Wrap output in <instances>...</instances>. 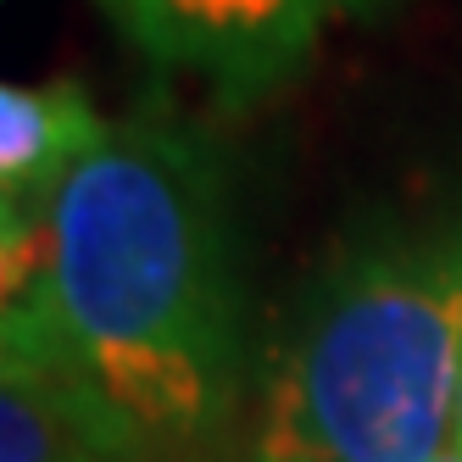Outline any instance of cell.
<instances>
[{
	"mask_svg": "<svg viewBox=\"0 0 462 462\" xmlns=\"http://www.w3.org/2000/svg\"><path fill=\"white\" fill-rule=\"evenodd\" d=\"M34 301L68 368L151 446L217 429L240 374V279L217 156L134 112L68 179Z\"/></svg>",
	"mask_w": 462,
	"mask_h": 462,
	"instance_id": "cell-1",
	"label": "cell"
},
{
	"mask_svg": "<svg viewBox=\"0 0 462 462\" xmlns=\"http://www.w3.org/2000/svg\"><path fill=\"white\" fill-rule=\"evenodd\" d=\"M462 407V189L362 228L256 379L251 462H429Z\"/></svg>",
	"mask_w": 462,
	"mask_h": 462,
	"instance_id": "cell-2",
	"label": "cell"
},
{
	"mask_svg": "<svg viewBox=\"0 0 462 462\" xmlns=\"http://www.w3.org/2000/svg\"><path fill=\"white\" fill-rule=\"evenodd\" d=\"M128 45L228 101L268 95L335 34L384 0H95Z\"/></svg>",
	"mask_w": 462,
	"mask_h": 462,
	"instance_id": "cell-3",
	"label": "cell"
},
{
	"mask_svg": "<svg viewBox=\"0 0 462 462\" xmlns=\"http://www.w3.org/2000/svg\"><path fill=\"white\" fill-rule=\"evenodd\" d=\"M112 117L73 79L6 84L0 79V256L40 279L45 228L68 179L106 140Z\"/></svg>",
	"mask_w": 462,
	"mask_h": 462,
	"instance_id": "cell-4",
	"label": "cell"
},
{
	"mask_svg": "<svg viewBox=\"0 0 462 462\" xmlns=\"http://www.w3.org/2000/svg\"><path fill=\"white\" fill-rule=\"evenodd\" d=\"M145 440L79 374H0V462H140Z\"/></svg>",
	"mask_w": 462,
	"mask_h": 462,
	"instance_id": "cell-5",
	"label": "cell"
},
{
	"mask_svg": "<svg viewBox=\"0 0 462 462\" xmlns=\"http://www.w3.org/2000/svg\"><path fill=\"white\" fill-rule=\"evenodd\" d=\"M68 368L40 301H0V374H56ZM73 374V368H68Z\"/></svg>",
	"mask_w": 462,
	"mask_h": 462,
	"instance_id": "cell-6",
	"label": "cell"
},
{
	"mask_svg": "<svg viewBox=\"0 0 462 462\" xmlns=\"http://www.w3.org/2000/svg\"><path fill=\"white\" fill-rule=\"evenodd\" d=\"M34 273H23V268H12L6 256H0V301H28V295H34Z\"/></svg>",
	"mask_w": 462,
	"mask_h": 462,
	"instance_id": "cell-7",
	"label": "cell"
},
{
	"mask_svg": "<svg viewBox=\"0 0 462 462\" xmlns=\"http://www.w3.org/2000/svg\"><path fill=\"white\" fill-rule=\"evenodd\" d=\"M429 462H462V451H457V446H446L440 457H429Z\"/></svg>",
	"mask_w": 462,
	"mask_h": 462,
	"instance_id": "cell-8",
	"label": "cell"
},
{
	"mask_svg": "<svg viewBox=\"0 0 462 462\" xmlns=\"http://www.w3.org/2000/svg\"><path fill=\"white\" fill-rule=\"evenodd\" d=\"M451 446H457V451H462V407H457V440H451Z\"/></svg>",
	"mask_w": 462,
	"mask_h": 462,
	"instance_id": "cell-9",
	"label": "cell"
}]
</instances>
